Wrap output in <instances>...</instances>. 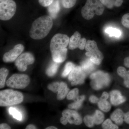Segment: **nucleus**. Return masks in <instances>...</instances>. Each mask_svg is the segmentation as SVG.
<instances>
[{
	"label": "nucleus",
	"instance_id": "f257e3e1",
	"mask_svg": "<svg viewBox=\"0 0 129 129\" xmlns=\"http://www.w3.org/2000/svg\"><path fill=\"white\" fill-rule=\"evenodd\" d=\"M69 37L66 35L57 34L53 36L51 41L50 50L53 61L56 62H64L67 57Z\"/></svg>",
	"mask_w": 129,
	"mask_h": 129
},
{
	"label": "nucleus",
	"instance_id": "f03ea898",
	"mask_svg": "<svg viewBox=\"0 0 129 129\" xmlns=\"http://www.w3.org/2000/svg\"><path fill=\"white\" fill-rule=\"evenodd\" d=\"M53 25V20L50 16L46 15L40 17L32 23L29 36L33 39H44L49 34Z\"/></svg>",
	"mask_w": 129,
	"mask_h": 129
},
{
	"label": "nucleus",
	"instance_id": "2f4dec72",
	"mask_svg": "<svg viewBox=\"0 0 129 129\" xmlns=\"http://www.w3.org/2000/svg\"><path fill=\"white\" fill-rule=\"evenodd\" d=\"M60 84V83L59 82H53L48 85L47 86V88L51 91H52L54 93H56L57 92V89Z\"/></svg>",
	"mask_w": 129,
	"mask_h": 129
},
{
	"label": "nucleus",
	"instance_id": "39448f33",
	"mask_svg": "<svg viewBox=\"0 0 129 129\" xmlns=\"http://www.w3.org/2000/svg\"><path fill=\"white\" fill-rule=\"evenodd\" d=\"M91 85L94 89L98 90L108 86L111 82V78L107 73L101 71L91 75Z\"/></svg>",
	"mask_w": 129,
	"mask_h": 129
},
{
	"label": "nucleus",
	"instance_id": "ea45409f",
	"mask_svg": "<svg viewBox=\"0 0 129 129\" xmlns=\"http://www.w3.org/2000/svg\"><path fill=\"white\" fill-rule=\"evenodd\" d=\"M0 129H11V127L9 125L6 123L1 124L0 125Z\"/></svg>",
	"mask_w": 129,
	"mask_h": 129
},
{
	"label": "nucleus",
	"instance_id": "c85d7f7f",
	"mask_svg": "<svg viewBox=\"0 0 129 129\" xmlns=\"http://www.w3.org/2000/svg\"><path fill=\"white\" fill-rule=\"evenodd\" d=\"M79 93L78 89L75 88L69 92L67 96V99L69 100H75L79 96Z\"/></svg>",
	"mask_w": 129,
	"mask_h": 129
},
{
	"label": "nucleus",
	"instance_id": "a211bd4d",
	"mask_svg": "<svg viewBox=\"0 0 129 129\" xmlns=\"http://www.w3.org/2000/svg\"><path fill=\"white\" fill-rule=\"evenodd\" d=\"M117 72L118 75L124 79V84L126 88H129V70L127 71L122 67L118 68Z\"/></svg>",
	"mask_w": 129,
	"mask_h": 129
},
{
	"label": "nucleus",
	"instance_id": "ddd939ff",
	"mask_svg": "<svg viewBox=\"0 0 129 129\" xmlns=\"http://www.w3.org/2000/svg\"><path fill=\"white\" fill-rule=\"evenodd\" d=\"M110 95L111 104L114 106L120 105L126 101V98L122 95L120 91L117 90L112 91L110 92Z\"/></svg>",
	"mask_w": 129,
	"mask_h": 129
},
{
	"label": "nucleus",
	"instance_id": "1a4fd4ad",
	"mask_svg": "<svg viewBox=\"0 0 129 129\" xmlns=\"http://www.w3.org/2000/svg\"><path fill=\"white\" fill-rule=\"evenodd\" d=\"M62 114V116L60 118V122L64 125L68 123L76 125H79L82 123V118L76 111L66 109L63 111Z\"/></svg>",
	"mask_w": 129,
	"mask_h": 129
},
{
	"label": "nucleus",
	"instance_id": "20e7f679",
	"mask_svg": "<svg viewBox=\"0 0 129 129\" xmlns=\"http://www.w3.org/2000/svg\"><path fill=\"white\" fill-rule=\"evenodd\" d=\"M21 92L12 89H6L0 91V106L7 107L20 104L23 100Z\"/></svg>",
	"mask_w": 129,
	"mask_h": 129
},
{
	"label": "nucleus",
	"instance_id": "9d476101",
	"mask_svg": "<svg viewBox=\"0 0 129 129\" xmlns=\"http://www.w3.org/2000/svg\"><path fill=\"white\" fill-rule=\"evenodd\" d=\"M35 58L32 53L25 52L21 54L17 59L15 64L20 72L26 71L28 65L33 64L35 62Z\"/></svg>",
	"mask_w": 129,
	"mask_h": 129
},
{
	"label": "nucleus",
	"instance_id": "6ab92c4d",
	"mask_svg": "<svg viewBox=\"0 0 129 129\" xmlns=\"http://www.w3.org/2000/svg\"><path fill=\"white\" fill-rule=\"evenodd\" d=\"M104 6L109 9H112L114 7H119L122 5L123 0H100Z\"/></svg>",
	"mask_w": 129,
	"mask_h": 129
},
{
	"label": "nucleus",
	"instance_id": "423d86ee",
	"mask_svg": "<svg viewBox=\"0 0 129 129\" xmlns=\"http://www.w3.org/2000/svg\"><path fill=\"white\" fill-rule=\"evenodd\" d=\"M85 48L87 52L86 55L90 57V60L93 63L96 65L101 63L104 56L101 52L98 49L95 41L90 40L87 41Z\"/></svg>",
	"mask_w": 129,
	"mask_h": 129
},
{
	"label": "nucleus",
	"instance_id": "6e6552de",
	"mask_svg": "<svg viewBox=\"0 0 129 129\" xmlns=\"http://www.w3.org/2000/svg\"><path fill=\"white\" fill-rule=\"evenodd\" d=\"M30 81V79L27 75L15 74L8 80L6 84L10 88L23 89L28 85Z\"/></svg>",
	"mask_w": 129,
	"mask_h": 129
},
{
	"label": "nucleus",
	"instance_id": "7c9ffc66",
	"mask_svg": "<svg viewBox=\"0 0 129 129\" xmlns=\"http://www.w3.org/2000/svg\"><path fill=\"white\" fill-rule=\"evenodd\" d=\"M77 0H61L62 4L64 8L69 9L73 7L76 4Z\"/></svg>",
	"mask_w": 129,
	"mask_h": 129
},
{
	"label": "nucleus",
	"instance_id": "4468645a",
	"mask_svg": "<svg viewBox=\"0 0 129 129\" xmlns=\"http://www.w3.org/2000/svg\"><path fill=\"white\" fill-rule=\"evenodd\" d=\"M60 6L59 0H53V2L48 7V12L52 18H56L60 11Z\"/></svg>",
	"mask_w": 129,
	"mask_h": 129
},
{
	"label": "nucleus",
	"instance_id": "f704fd0d",
	"mask_svg": "<svg viewBox=\"0 0 129 129\" xmlns=\"http://www.w3.org/2000/svg\"><path fill=\"white\" fill-rule=\"evenodd\" d=\"M53 0H39L40 5L44 7H48L53 2Z\"/></svg>",
	"mask_w": 129,
	"mask_h": 129
},
{
	"label": "nucleus",
	"instance_id": "aec40b11",
	"mask_svg": "<svg viewBox=\"0 0 129 129\" xmlns=\"http://www.w3.org/2000/svg\"><path fill=\"white\" fill-rule=\"evenodd\" d=\"M94 63L89 59H87L82 62L81 68L86 74L90 73L95 69Z\"/></svg>",
	"mask_w": 129,
	"mask_h": 129
},
{
	"label": "nucleus",
	"instance_id": "f3484780",
	"mask_svg": "<svg viewBox=\"0 0 129 129\" xmlns=\"http://www.w3.org/2000/svg\"><path fill=\"white\" fill-rule=\"evenodd\" d=\"M69 89L68 88V86L66 83L64 82H60V85L58 89L57 99L58 101L63 100L67 96L69 92Z\"/></svg>",
	"mask_w": 129,
	"mask_h": 129
},
{
	"label": "nucleus",
	"instance_id": "f8f14e48",
	"mask_svg": "<svg viewBox=\"0 0 129 129\" xmlns=\"http://www.w3.org/2000/svg\"><path fill=\"white\" fill-rule=\"evenodd\" d=\"M24 50V47L22 44L16 45L13 48L5 53L3 60L6 63L12 62L14 61L21 55Z\"/></svg>",
	"mask_w": 129,
	"mask_h": 129
},
{
	"label": "nucleus",
	"instance_id": "a19ab883",
	"mask_svg": "<svg viewBox=\"0 0 129 129\" xmlns=\"http://www.w3.org/2000/svg\"><path fill=\"white\" fill-rule=\"evenodd\" d=\"M124 66L127 68H129V56L125 57L124 60Z\"/></svg>",
	"mask_w": 129,
	"mask_h": 129
},
{
	"label": "nucleus",
	"instance_id": "37998d69",
	"mask_svg": "<svg viewBox=\"0 0 129 129\" xmlns=\"http://www.w3.org/2000/svg\"><path fill=\"white\" fill-rule=\"evenodd\" d=\"M57 128L56 127H54V126H50V127H47L46 128V129H57Z\"/></svg>",
	"mask_w": 129,
	"mask_h": 129
},
{
	"label": "nucleus",
	"instance_id": "2eb2a0df",
	"mask_svg": "<svg viewBox=\"0 0 129 129\" xmlns=\"http://www.w3.org/2000/svg\"><path fill=\"white\" fill-rule=\"evenodd\" d=\"M81 39V35L79 32L78 31L75 32L72 37L70 38L69 44V48L70 50H73L78 48Z\"/></svg>",
	"mask_w": 129,
	"mask_h": 129
},
{
	"label": "nucleus",
	"instance_id": "412c9836",
	"mask_svg": "<svg viewBox=\"0 0 129 129\" xmlns=\"http://www.w3.org/2000/svg\"><path fill=\"white\" fill-rule=\"evenodd\" d=\"M60 63L53 61L49 65L46 70V74L48 76H54L57 72Z\"/></svg>",
	"mask_w": 129,
	"mask_h": 129
},
{
	"label": "nucleus",
	"instance_id": "c756f323",
	"mask_svg": "<svg viewBox=\"0 0 129 129\" xmlns=\"http://www.w3.org/2000/svg\"><path fill=\"white\" fill-rule=\"evenodd\" d=\"M84 121L86 126L89 128L93 127L95 125L92 115H86L84 118Z\"/></svg>",
	"mask_w": 129,
	"mask_h": 129
},
{
	"label": "nucleus",
	"instance_id": "c9c22d12",
	"mask_svg": "<svg viewBox=\"0 0 129 129\" xmlns=\"http://www.w3.org/2000/svg\"><path fill=\"white\" fill-rule=\"evenodd\" d=\"M86 39L85 38H81L80 42L78 48L81 50H83L85 48L86 44Z\"/></svg>",
	"mask_w": 129,
	"mask_h": 129
},
{
	"label": "nucleus",
	"instance_id": "dca6fc26",
	"mask_svg": "<svg viewBox=\"0 0 129 129\" xmlns=\"http://www.w3.org/2000/svg\"><path fill=\"white\" fill-rule=\"evenodd\" d=\"M124 113L121 109H118L115 110L111 114V120L115 122V124L118 125H121L124 120Z\"/></svg>",
	"mask_w": 129,
	"mask_h": 129
},
{
	"label": "nucleus",
	"instance_id": "9b49d317",
	"mask_svg": "<svg viewBox=\"0 0 129 129\" xmlns=\"http://www.w3.org/2000/svg\"><path fill=\"white\" fill-rule=\"evenodd\" d=\"M86 74L81 67H75L69 76V80L71 81V85L75 86L81 84L84 82Z\"/></svg>",
	"mask_w": 129,
	"mask_h": 129
},
{
	"label": "nucleus",
	"instance_id": "79ce46f5",
	"mask_svg": "<svg viewBox=\"0 0 129 129\" xmlns=\"http://www.w3.org/2000/svg\"><path fill=\"white\" fill-rule=\"evenodd\" d=\"M26 129H37L36 127L33 124H29L26 127Z\"/></svg>",
	"mask_w": 129,
	"mask_h": 129
},
{
	"label": "nucleus",
	"instance_id": "4c0bfd02",
	"mask_svg": "<svg viewBox=\"0 0 129 129\" xmlns=\"http://www.w3.org/2000/svg\"><path fill=\"white\" fill-rule=\"evenodd\" d=\"M109 97V95L108 92H104L102 93L101 96L100 98V100H107Z\"/></svg>",
	"mask_w": 129,
	"mask_h": 129
},
{
	"label": "nucleus",
	"instance_id": "cd10ccee",
	"mask_svg": "<svg viewBox=\"0 0 129 129\" xmlns=\"http://www.w3.org/2000/svg\"><path fill=\"white\" fill-rule=\"evenodd\" d=\"M9 112L10 114L12 115L14 118L17 120L21 121L22 119V114L14 108L11 107L9 108Z\"/></svg>",
	"mask_w": 129,
	"mask_h": 129
},
{
	"label": "nucleus",
	"instance_id": "72a5a7b5",
	"mask_svg": "<svg viewBox=\"0 0 129 129\" xmlns=\"http://www.w3.org/2000/svg\"><path fill=\"white\" fill-rule=\"evenodd\" d=\"M113 124V123L111 119H108L103 123L102 127L103 129H111Z\"/></svg>",
	"mask_w": 129,
	"mask_h": 129
},
{
	"label": "nucleus",
	"instance_id": "473e14b6",
	"mask_svg": "<svg viewBox=\"0 0 129 129\" xmlns=\"http://www.w3.org/2000/svg\"><path fill=\"white\" fill-rule=\"evenodd\" d=\"M121 22L124 27L129 29V13H126L123 16Z\"/></svg>",
	"mask_w": 129,
	"mask_h": 129
},
{
	"label": "nucleus",
	"instance_id": "0eeeda50",
	"mask_svg": "<svg viewBox=\"0 0 129 129\" xmlns=\"http://www.w3.org/2000/svg\"><path fill=\"white\" fill-rule=\"evenodd\" d=\"M17 6L13 0H0V19L8 21L14 16Z\"/></svg>",
	"mask_w": 129,
	"mask_h": 129
},
{
	"label": "nucleus",
	"instance_id": "4be33fe9",
	"mask_svg": "<svg viewBox=\"0 0 129 129\" xmlns=\"http://www.w3.org/2000/svg\"><path fill=\"white\" fill-rule=\"evenodd\" d=\"M84 95L79 96L75 100V102L73 103L69 104L68 107L69 108L71 109H78L82 106V103L84 100L85 99Z\"/></svg>",
	"mask_w": 129,
	"mask_h": 129
},
{
	"label": "nucleus",
	"instance_id": "a878e982",
	"mask_svg": "<svg viewBox=\"0 0 129 129\" xmlns=\"http://www.w3.org/2000/svg\"><path fill=\"white\" fill-rule=\"evenodd\" d=\"M105 31L111 37L114 36L116 37H119L122 35V33L120 30L111 27L107 28Z\"/></svg>",
	"mask_w": 129,
	"mask_h": 129
},
{
	"label": "nucleus",
	"instance_id": "b1692460",
	"mask_svg": "<svg viewBox=\"0 0 129 129\" xmlns=\"http://www.w3.org/2000/svg\"><path fill=\"white\" fill-rule=\"evenodd\" d=\"M9 73V71L6 68H3L0 69V88H4L6 79Z\"/></svg>",
	"mask_w": 129,
	"mask_h": 129
},
{
	"label": "nucleus",
	"instance_id": "5701e85b",
	"mask_svg": "<svg viewBox=\"0 0 129 129\" xmlns=\"http://www.w3.org/2000/svg\"><path fill=\"white\" fill-rule=\"evenodd\" d=\"M95 124H101L104 121V115L103 113L99 110H96L92 115Z\"/></svg>",
	"mask_w": 129,
	"mask_h": 129
},
{
	"label": "nucleus",
	"instance_id": "7ed1b4c3",
	"mask_svg": "<svg viewBox=\"0 0 129 129\" xmlns=\"http://www.w3.org/2000/svg\"><path fill=\"white\" fill-rule=\"evenodd\" d=\"M104 10V6L100 0H86L85 5L81 9V15L84 18L90 20L95 14L102 15Z\"/></svg>",
	"mask_w": 129,
	"mask_h": 129
},
{
	"label": "nucleus",
	"instance_id": "bb28decb",
	"mask_svg": "<svg viewBox=\"0 0 129 129\" xmlns=\"http://www.w3.org/2000/svg\"><path fill=\"white\" fill-rule=\"evenodd\" d=\"M75 67V65L72 62H68L65 64L64 69L63 72L62 76V77H67L70 73L72 70Z\"/></svg>",
	"mask_w": 129,
	"mask_h": 129
},
{
	"label": "nucleus",
	"instance_id": "58836bf2",
	"mask_svg": "<svg viewBox=\"0 0 129 129\" xmlns=\"http://www.w3.org/2000/svg\"><path fill=\"white\" fill-rule=\"evenodd\" d=\"M124 120L126 123L129 124V111L124 114Z\"/></svg>",
	"mask_w": 129,
	"mask_h": 129
},
{
	"label": "nucleus",
	"instance_id": "e433bc0d",
	"mask_svg": "<svg viewBox=\"0 0 129 129\" xmlns=\"http://www.w3.org/2000/svg\"><path fill=\"white\" fill-rule=\"evenodd\" d=\"M89 100L92 103H96L99 101V98L94 95H91L90 96Z\"/></svg>",
	"mask_w": 129,
	"mask_h": 129
},
{
	"label": "nucleus",
	"instance_id": "393cba45",
	"mask_svg": "<svg viewBox=\"0 0 129 129\" xmlns=\"http://www.w3.org/2000/svg\"><path fill=\"white\" fill-rule=\"evenodd\" d=\"M98 106L101 110L105 112H109L111 109V104L107 100H100L98 102Z\"/></svg>",
	"mask_w": 129,
	"mask_h": 129
}]
</instances>
